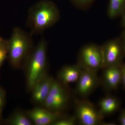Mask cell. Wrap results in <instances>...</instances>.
Masks as SVG:
<instances>
[{"label":"cell","mask_w":125,"mask_h":125,"mask_svg":"<svg viewBox=\"0 0 125 125\" xmlns=\"http://www.w3.org/2000/svg\"><path fill=\"white\" fill-rule=\"evenodd\" d=\"M60 18V11L54 2L43 0L29 9L27 25L32 35L39 34L55 24Z\"/></svg>","instance_id":"cell-1"},{"label":"cell","mask_w":125,"mask_h":125,"mask_svg":"<svg viewBox=\"0 0 125 125\" xmlns=\"http://www.w3.org/2000/svg\"><path fill=\"white\" fill-rule=\"evenodd\" d=\"M47 41L42 39L34 47L23 66L25 71L26 86L29 92L36 83L47 74Z\"/></svg>","instance_id":"cell-2"},{"label":"cell","mask_w":125,"mask_h":125,"mask_svg":"<svg viewBox=\"0 0 125 125\" xmlns=\"http://www.w3.org/2000/svg\"><path fill=\"white\" fill-rule=\"evenodd\" d=\"M8 40L9 63L13 69L23 68L25 62L34 48L33 40L31 33L16 27Z\"/></svg>","instance_id":"cell-3"},{"label":"cell","mask_w":125,"mask_h":125,"mask_svg":"<svg viewBox=\"0 0 125 125\" xmlns=\"http://www.w3.org/2000/svg\"><path fill=\"white\" fill-rule=\"evenodd\" d=\"M77 64L84 70L98 72L104 69L101 46L93 43L83 46L78 54Z\"/></svg>","instance_id":"cell-4"},{"label":"cell","mask_w":125,"mask_h":125,"mask_svg":"<svg viewBox=\"0 0 125 125\" xmlns=\"http://www.w3.org/2000/svg\"><path fill=\"white\" fill-rule=\"evenodd\" d=\"M66 86L54 79L49 94L42 106L53 111L62 112L70 101V93Z\"/></svg>","instance_id":"cell-5"},{"label":"cell","mask_w":125,"mask_h":125,"mask_svg":"<svg viewBox=\"0 0 125 125\" xmlns=\"http://www.w3.org/2000/svg\"><path fill=\"white\" fill-rule=\"evenodd\" d=\"M74 116L81 125H97L103 123L104 117L93 104L86 99L75 101Z\"/></svg>","instance_id":"cell-6"},{"label":"cell","mask_w":125,"mask_h":125,"mask_svg":"<svg viewBox=\"0 0 125 125\" xmlns=\"http://www.w3.org/2000/svg\"><path fill=\"white\" fill-rule=\"evenodd\" d=\"M101 46L104 68L122 64V61L125 54L120 38L108 40Z\"/></svg>","instance_id":"cell-7"},{"label":"cell","mask_w":125,"mask_h":125,"mask_svg":"<svg viewBox=\"0 0 125 125\" xmlns=\"http://www.w3.org/2000/svg\"><path fill=\"white\" fill-rule=\"evenodd\" d=\"M76 83V93L81 97L85 98L100 85L101 79L97 72L83 70Z\"/></svg>","instance_id":"cell-8"},{"label":"cell","mask_w":125,"mask_h":125,"mask_svg":"<svg viewBox=\"0 0 125 125\" xmlns=\"http://www.w3.org/2000/svg\"><path fill=\"white\" fill-rule=\"evenodd\" d=\"M25 112L33 125H52L65 115L62 112L53 111L42 106L34 108Z\"/></svg>","instance_id":"cell-9"},{"label":"cell","mask_w":125,"mask_h":125,"mask_svg":"<svg viewBox=\"0 0 125 125\" xmlns=\"http://www.w3.org/2000/svg\"><path fill=\"white\" fill-rule=\"evenodd\" d=\"M54 79L47 74L40 80L33 87L31 101L34 104L42 106L51 90Z\"/></svg>","instance_id":"cell-10"},{"label":"cell","mask_w":125,"mask_h":125,"mask_svg":"<svg viewBox=\"0 0 125 125\" xmlns=\"http://www.w3.org/2000/svg\"><path fill=\"white\" fill-rule=\"evenodd\" d=\"M121 65L108 66L103 69L101 84L106 91L116 89L121 83Z\"/></svg>","instance_id":"cell-11"},{"label":"cell","mask_w":125,"mask_h":125,"mask_svg":"<svg viewBox=\"0 0 125 125\" xmlns=\"http://www.w3.org/2000/svg\"><path fill=\"white\" fill-rule=\"evenodd\" d=\"M83 70L77 63L74 65L65 66L58 71L57 80L66 85L71 83H76Z\"/></svg>","instance_id":"cell-12"},{"label":"cell","mask_w":125,"mask_h":125,"mask_svg":"<svg viewBox=\"0 0 125 125\" xmlns=\"http://www.w3.org/2000/svg\"><path fill=\"white\" fill-rule=\"evenodd\" d=\"M98 105L99 111L104 117L116 111L120 106V102L116 98L108 96L101 99L99 102Z\"/></svg>","instance_id":"cell-13"},{"label":"cell","mask_w":125,"mask_h":125,"mask_svg":"<svg viewBox=\"0 0 125 125\" xmlns=\"http://www.w3.org/2000/svg\"><path fill=\"white\" fill-rule=\"evenodd\" d=\"M3 122L9 125H33L25 112L20 110H15Z\"/></svg>","instance_id":"cell-14"},{"label":"cell","mask_w":125,"mask_h":125,"mask_svg":"<svg viewBox=\"0 0 125 125\" xmlns=\"http://www.w3.org/2000/svg\"><path fill=\"white\" fill-rule=\"evenodd\" d=\"M125 8V0H109L107 13L108 17L114 19L120 16Z\"/></svg>","instance_id":"cell-15"},{"label":"cell","mask_w":125,"mask_h":125,"mask_svg":"<svg viewBox=\"0 0 125 125\" xmlns=\"http://www.w3.org/2000/svg\"><path fill=\"white\" fill-rule=\"evenodd\" d=\"M8 40L1 37L0 39V71L5 61L8 58Z\"/></svg>","instance_id":"cell-16"},{"label":"cell","mask_w":125,"mask_h":125,"mask_svg":"<svg viewBox=\"0 0 125 125\" xmlns=\"http://www.w3.org/2000/svg\"><path fill=\"white\" fill-rule=\"evenodd\" d=\"M77 122L74 115L70 116L65 115L57 121L52 125H74Z\"/></svg>","instance_id":"cell-17"},{"label":"cell","mask_w":125,"mask_h":125,"mask_svg":"<svg viewBox=\"0 0 125 125\" xmlns=\"http://www.w3.org/2000/svg\"><path fill=\"white\" fill-rule=\"evenodd\" d=\"M95 0H71L74 5L79 9H87L92 5Z\"/></svg>","instance_id":"cell-18"},{"label":"cell","mask_w":125,"mask_h":125,"mask_svg":"<svg viewBox=\"0 0 125 125\" xmlns=\"http://www.w3.org/2000/svg\"><path fill=\"white\" fill-rule=\"evenodd\" d=\"M6 93L3 88L0 85V121H2V113L5 104Z\"/></svg>","instance_id":"cell-19"},{"label":"cell","mask_w":125,"mask_h":125,"mask_svg":"<svg viewBox=\"0 0 125 125\" xmlns=\"http://www.w3.org/2000/svg\"><path fill=\"white\" fill-rule=\"evenodd\" d=\"M121 83L125 88V64H122L121 66Z\"/></svg>","instance_id":"cell-20"},{"label":"cell","mask_w":125,"mask_h":125,"mask_svg":"<svg viewBox=\"0 0 125 125\" xmlns=\"http://www.w3.org/2000/svg\"><path fill=\"white\" fill-rule=\"evenodd\" d=\"M119 119L121 125H125V109L122 110L121 112Z\"/></svg>","instance_id":"cell-21"},{"label":"cell","mask_w":125,"mask_h":125,"mask_svg":"<svg viewBox=\"0 0 125 125\" xmlns=\"http://www.w3.org/2000/svg\"><path fill=\"white\" fill-rule=\"evenodd\" d=\"M120 39L122 45L124 54L125 55V29L122 34Z\"/></svg>","instance_id":"cell-22"},{"label":"cell","mask_w":125,"mask_h":125,"mask_svg":"<svg viewBox=\"0 0 125 125\" xmlns=\"http://www.w3.org/2000/svg\"><path fill=\"white\" fill-rule=\"evenodd\" d=\"M121 24L122 26L125 29V8L122 12V14L121 15Z\"/></svg>","instance_id":"cell-23"},{"label":"cell","mask_w":125,"mask_h":125,"mask_svg":"<svg viewBox=\"0 0 125 125\" xmlns=\"http://www.w3.org/2000/svg\"><path fill=\"white\" fill-rule=\"evenodd\" d=\"M2 123V122L0 121V124H1V123Z\"/></svg>","instance_id":"cell-24"},{"label":"cell","mask_w":125,"mask_h":125,"mask_svg":"<svg viewBox=\"0 0 125 125\" xmlns=\"http://www.w3.org/2000/svg\"><path fill=\"white\" fill-rule=\"evenodd\" d=\"M1 38V37H0V39Z\"/></svg>","instance_id":"cell-25"}]
</instances>
